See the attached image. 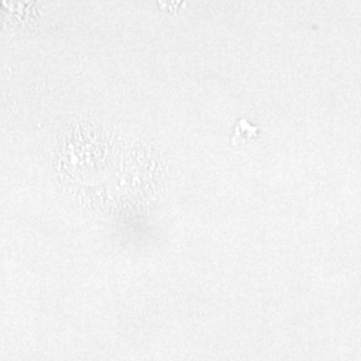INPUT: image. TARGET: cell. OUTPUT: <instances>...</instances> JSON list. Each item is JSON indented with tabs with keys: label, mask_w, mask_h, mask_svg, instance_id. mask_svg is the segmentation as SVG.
Masks as SVG:
<instances>
[{
	"label": "cell",
	"mask_w": 361,
	"mask_h": 361,
	"mask_svg": "<svg viewBox=\"0 0 361 361\" xmlns=\"http://www.w3.org/2000/svg\"><path fill=\"white\" fill-rule=\"evenodd\" d=\"M51 13L50 3L0 1V32L11 37L34 35L42 31Z\"/></svg>",
	"instance_id": "obj_1"
}]
</instances>
